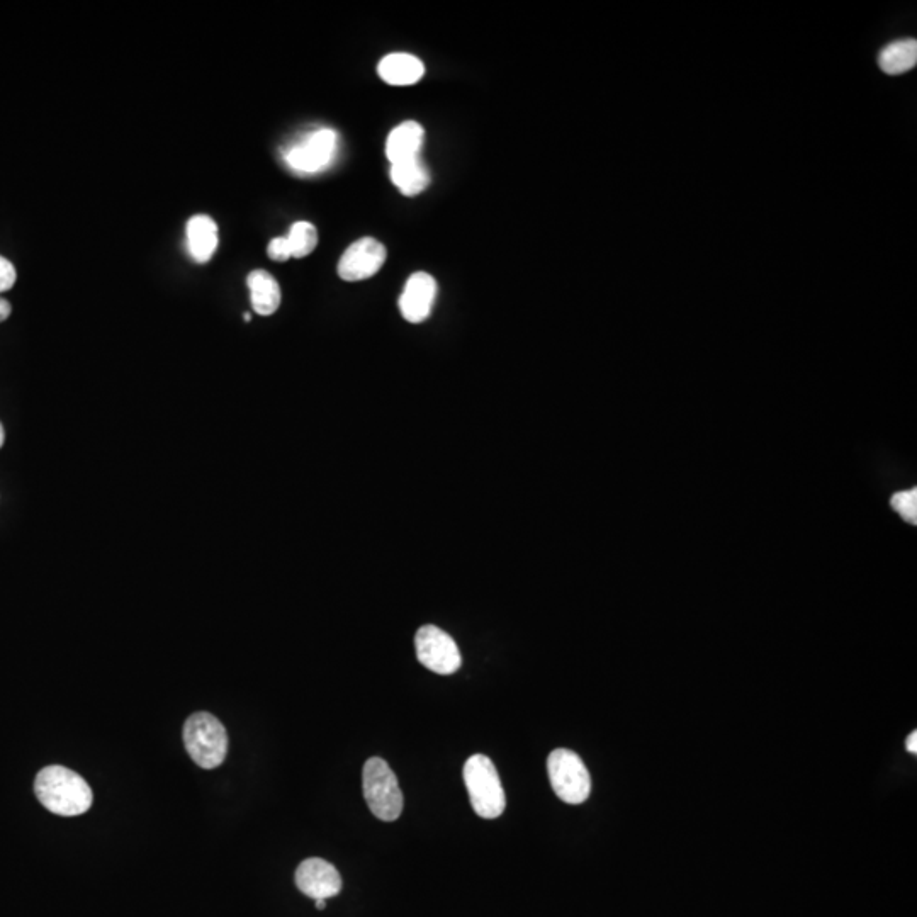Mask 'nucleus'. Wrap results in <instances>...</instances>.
<instances>
[{
	"instance_id": "1",
	"label": "nucleus",
	"mask_w": 917,
	"mask_h": 917,
	"mask_svg": "<svg viewBox=\"0 0 917 917\" xmlns=\"http://www.w3.org/2000/svg\"><path fill=\"white\" fill-rule=\"evenodd\" d=\"M34 792L43 807L57 816H82L92 807L91 787L79 773L65 766H48L38 773Z\"/></svg>"
},
{
	"instance_id": "2",
	"label": "nucleus",
	"mask_w": 917,
	"mask_h": 917,
	"mask_svg": "<svg viewBox=\"0 0 917 917\" xmlns=\"http://www.w3.org/2000/svg\"><path fill=\"white\" fill-rule=\"evenodd\" d=\"M464 783L474 812L483 819H496L505 811L507 799L493 761L474 754L464 765Z\"/></svg>"
},
{
	"instance_id": "3",
	"label": "nucleus",
	"mask_w": 917,
	"mask_h": 917,
	"mask_svg": "<svg viewBox=\"0 0 917 917\" xmlns=\"http://www.w3.org/2000/svg\"><path fill=\"white\" fill-rule=\"evenodd\" d=\"M184 744L191 760L204 770L218 768L228 753L225 726L208 712H197L187 719Z\"/></svg>"
},
{
	"instance_id": "4",
	"label": "nucleus",
	"mask_w": 917,
	"mask_h": 917,
	"mask_svg": "<svg viewBox=\"0 0 917 917\" xmlns=\"http://www.w3.org/2000/svg\"><path fill=\"white\" fill-rule=\"evenodd\" d=\"M362 790L372 814L381 821H396L403 811L400 783L381 758L367 760L362 770Z\"/></svg>"
},
{
	"instance_id": "5",
	"label": "nucleus",
	"mask_w": 917,
	"mask_h": 917,
	"mask_svg": "<svg viewBox=\"0 0 917 917\" xmlns=\"http://www.w3.org/2000/svg\"><path fill=\"white\" fill-rule=\"evenodd\" d=\"M547 773L552 790L566 804H583L590 797V773L580 756L569 749H556L549 754Z\"/></svg>"
},
{
	"instance_id": "6",
	"label": "nucleus",
	"mask_w": 917,
	"mask_h": 917,
	"mask_svg": "<svg viewBox=\"0 0 917 917\" xmlns=\"http://www.w3.org/2000/svg\"><path fill=\"white\" fill-rule=\"evenodd\" d=\"M417 658L437 675H454L461 668V651L447 632L435 625H423L415 636Z\"/></svg>"
},
{
	"instance_id": "7",
	"label": "nucleus",
	"mask_w": 917,
	"mask_h": 917,
	"mask_svg": "<svg viewBox=\"0 0 917 917\" xmlns=\"http://www.w3.org/2000/svg\"><path fill=\"white\" fill-rule=\"evenodd\" d=\"M338 135L330 128L313 131L284 153L286 164L299 174H316L332 164L337 153Z\"/></svg>"
},
{
	"instance_id": "8",
	"label": "nucleus",
	"mask_w": 917,
	"mask_h": 917,
	"mask_svg": "<svg viewBox=\"0 0 917 917\" xmlns=\"http://www.w3.org/2000/svg\"><path fill=\"white\" fill-rule=\"evenodd\" d=\"M386 257L388 252L383 243L376 238H361L345 250L338 262V276L347 282L366 281L381 271Z\"/></svg>"
},
{
	"instance_id": "9",
	"label": "nucleus",
	"mask_w": 917,
	"mask_h": 917,
	"mask_svg": "<svg viewBox=\"0 0 917 917\" xmlns=\"http://www.w3.org/2000/svg\"><path fill=\"white\" fill-rule=\"evenodd\" d=\"M296 885L313 901L330 899L342 890V877L332 863L321 858L304 860L296 870Z\"/></svg>"
},
{
	"instance_id": "10",
	"label": "nucleus",
	"mask_w": 917,
	"mask_h": 917,
	"mask_svg": "<svg viewBox=\"0 0 917 917\" xmlns=\"http://www.w3.org/2000/svg\"><path fill=\"white\" fill-rule=\"evenodd\" d=\"M437 298V282L427 272H417L408 279L400 298V311L410 323L427 320Z\"/></svg>"
},
{
	"instance_id": "11",
	"label": "nucleus",
	"mask_w": 917,
	"mask_h": 917,
	"mask_svg": "<svg viewBox=\"0 0 917 917\" xmlns=\"http://www.w3.org/2000/svg\"><path fill=\"white\" fill-rule=\"evenodd\" d=\"M423 140H425V130L417 121H406L396 126L389 133L388 141H386V157H388L389 164H398L403 160L420 157Z\"/></svg>"
},
{
	"instance_id": "12",
	"label": "nucleus",
	"mask_w": 917,
	"mask_h": 917,
	"mask_svg": "<svg viewBox=\"0 0 917 917\" xmlns=\"http://www.w3.org/2000/svg\"><path fill=\"white\" fill-rule=\"evenodd\" d=\"M218 225L206 214H197L187 223V248L192 259L206 264L218 248Z\"/></svg>"
},
{
	"instance_id": "13",
	"label": "nucleus",
	"mask_w": 917,
	"mask_h": 917,
	"mask_svg": "<svg viewBox=\"0 0 917 917\" xmlns=\"http://www.w3.org/2000/svg\"><path fill=\"white\" fill-rule=\"evenodd\" d=\"M379 77L389 85L406 87L420 82L425 75L422 60L408 53H391L377 67Z\"/></svg>"
},
{
	"instance_id": "14",
	"label": "nucleus",
	"mask_w": 917,
	"mask_h": 917,
	"mask_svg": "<svg viewBox=\"0 0 917 917\" xmlns=\"http://www.w3.org/2000/svg\"><path fill=\"white\" fill-rule=\"evenodd\" d=\"M248 289L254 311L260 316H271L281 306V287L267 271H254L248 274Z\"/></svg>"
},
{
	"instance_id": "15",
	"label": "nucleus",
	"mask_w": 917,
	"mask_h": 917,
	"mask_svg": "<svg viewBox=\"0 0 917 917\" xmlns=\"http://www.w3.org/2000/svg\"><path fill=\"white\" fill-rule=\"evenodd\" d=\"M389 175L394 186L408 197L418 196L430 186V174L420 157L391 164Z\"/></svg>"
},
{
	"instance_id": "16",
	"label": "nucleus",
	"mask_w": 917,
	"mask_h": 917,
	"mask_svg": "<svg viewBox=\"0 0 917 917\" xmlns=\"http://www.w3.org/2000/svg\"><path fill=\"white\" fill-rule=\"evenodd\" d=\"M917 41L914 38L894 41L878 53V67L887 75H901L916 67Z\"/></svg>"
},
{
	"instance_id": "17",
	"label": "nucleus",
	"mask_w": 917,
	"mask_h": 917,
	"mask_svg": "<svg viewBox=\"0 0 917 917\" xmlns=\"http://www.w3.org/2000/svg\"><path fill=\"white\" fill-rule=\"evenodd\" d=\"M286 238L287 243H289V250H291V257H294V259L308 257V255L315 252L316 245H318V231L308 221L294 223Z\"/></svg>"
},
{
	"instance_id": "18",
	"label": "nucleus",
	"mask_w": 917,
	"mask_h": 917,
	"mask_svg": "<svg viewBox=\"0 0 917 917\" xmlns=\"http://www.w3.org/2000/svg\"><path fill=\"white\" fill-rule=\"evenodd\" d=\"M892 507L909 524H917V490L899 491L892 496Z\"/></svg>"
},
{
	"instance_id": "19",
	"label": "nucleus",
	"mask_w": 917,
	"mask_h": 917,
	"mask_svg": "<svg viewBox=\"0 0 917 917\" xmlns=\"http://www.w3.org/2000/svg\"><path fill=\"white\" fill-rule=\"evenodd\" d=\"M267 255H269L272 260H276V262H286V260L291 259V250H289L287 238H274V240L269 243V247H267Z\"/></svg>"
},
{
	"instance_id": "20",
	"label": "nucleus",
	"mask_w": 917,
	"mask_h": 917,
	"mask_svg": "<svg viewBox=\"0 0 917 917\" xmlns=\"http://www.w3.org/2000/svg\"><path fill=\"white\" fill-rule=\"evenodd\" d=\"M17 274L9 260L0 257V293H6L16 284Z\"/></svg>"
},
{
	"instance_id": "21",
	"label": "nucleus",
	"mask_w": 917,
	"mask_h": 917,
	"mask_svg": "<svg viewBox=\"0 0 917 917\" xmlns=\"http://www.w3.org/2000/svg\"><path fill=\"white\" fill-rule=\"evenodd\" d=\"M11 315V304L6 299L0 298V323L6 321Z\"/></svg>"
},
{
	"instance_id": "22",
	"label": "nucleus",
	"mask_w": 917,
	"mask_h": 917,
	"mask_svg": "<svg viewBox=\"0 0 917 917\" xmlns=\"http://www.w3.org/2000/svg\"><path fill=\"white\" fill-rule=\"evenodd\" d=\"M906 748L909 753H917V732H911V736L907 737Z\"/></svg>"
},
{
	"instance_id": "23",
	"label": "nucleus",
	"mask_w": 917,
	"mask_h": 917,
	"mask_svg": "<svg viewBox=\"0 0 917 917\" xmlns=\"http://www.w3.org/2000/svg\"><path fill=\"white\" fill-rule=\"evenodd\" d=\"M315 904L316 909H320V911H323V909L327 907V901H325V899H318V901H315Z\"/></svg>"
},
{
	"instance_id": "24",
	"label": "nucleus",
	"mask_w": 917,
	"mask_h": 917,
	"mask_svg": "<svg viewBox=\"0 0 917 917\" xmlns=\"http://www.w3.org/2000/svg\"><path fill=\"white\" fill-rule=\"evenodd\" d=\"M4 440H6V432H4V427H2V423H0V449H2V445H4Z\"/></svg>"
},
{
	"instance_id": "25",
	"label": "nucleus",
	"mask_w": 917,
	"mask_h": 917,
	"mask_svg": "<svg viewBox=\"0 0 917 917\" xmlns=\"http://www.w3.org/2000/svg\"><path fill=\"white\" fill-rule=\"evenodd\" d=\"M243 318H245V321H247L248 323V321H250V313H245V315H243Z\"/></svg>"
}]
</instances>
